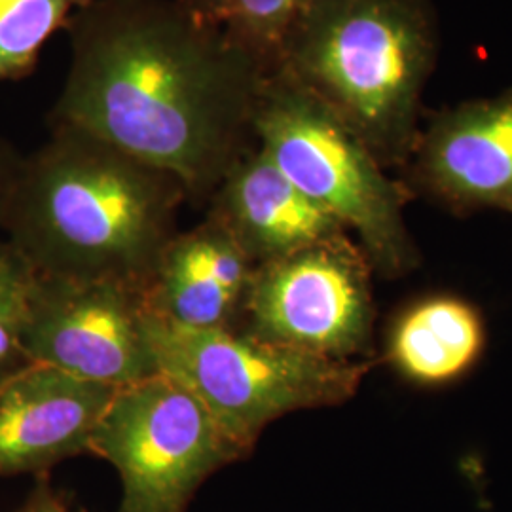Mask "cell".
Segmentation results:
<instances>
[{
	"mask_svg": "<svg viewBox=\"0 0 512 512\" xmlns=\"http://www.w3.org/2000/svg\"><path fill=\"white\" fill-rule=\"evenodd\" d=\"M63 29L71 63L52 126L88 131L209 203L256 147L262 59L177 0H82Z\"/></svg>",
	"mask_w": 512,
	"mask_h": 512,
	"instance_id": "6da1fadb",
	"label": "cell"
},
{
	"mask_svg": "<svg viewBox=\"0 0 512 512\" xmlns=\"http://www.w3.org/2000/svg\"><path fill=\"white\" fill-rule=\"evenodd\" d=\"M186 200L169 173L88 131L52 126L21 158L0 228L37 274L143 287Z\"/></svg>",
	"mask_w": 512,
	"mask_h": 512,
	"instance_id": "7a4b0ae2",
	"label": "cell"
},
{
	"mask_svg": "<svg viewBox=\"0 0 512 512\" xmlns=\"http://www.w3.org/2000/svg\"><path fill=\"white\" fill-rule=\"evenodd\" d=\"M437 59L427 0H317L283 40L275 71L319 99L384 165L416 147Z\"/></svg>",
	"mask_w": 512,
	"mask_h": 512,
	"instance_id": "3957f363",
	"label": "cell"
},
{
	"mask_svg": "<svg viewBox=\"0 0 512 512\" xmlns=\"http://www.w3.org/2000/svg\"><path fill=\"white\" fill-rule=\"evenodd\" d=\"M255 137L296 188L357 238L374 274L401 277L418 266L403 188L319 99L281 71L262 86Z\"/></svg>",
	"mask_w": 512,
	"mask_h": 512,
	"instance_id": "277c9868",
	"label": "cell"
},
{
	"mask_svg": "<svg viewBox=\"0 0 512 512\" xmlns=\"http://www.w3.org/2000/svg\"><path fill=\"white\" fill-rule=\"evenodd\" d=\"M145 330L158 372L192 391L247 456L279 418L351 401L370 368L368 361L323 359L241 330L184 329L148 311Z\"/></svg>",
	"mask_w": 512,
	"mask_h": 512,
	"instance_id": "5b68a950",
	"label": "cell"
},
{
	"mask_svg": "<svg viewBox=\"0 0 512 512\" xmlns=\"http://www.w3.org/2000/svg\"><path fill=\"white\" fill-rule=\"evenodd\" d=\"M92 456L120 475L118 512H188L211 476L249 458L205 404L164 372L114 391Z\"/></svg>",
	"mask_w": 512,
	"mask_h": 512,
	"instance_id": "8992f818",
	"label": "cell"
},
{
	"mask_svg": "<svg viewBox=\"0 0 512 512\" xmlns=\"http://www.w3.org/2000/svg\"><path fill=\"white\" fill-rule=\"evenodd\" d=\"M372 275L349 234L258 264L238 330L323 359L365 361L376 321Z\"/></svg>",
	"mask_w": 512,
	"mask_h": 512,
	"instance_id": "52a82bcc",
	"label": "cell"
},
{
	"mask_svg": "<svg viewBox=\"0 0 512 512\" xmlns=\"http://www.w3.org/2000/svg\"><path fill=\"white\" fill-rule=\"evenodd\" d=\"M143 287L37 274L25 327L29 363L114 389L158 374Z\"/></svg>",
	"mask_w": 512,
	"mask_h": 512,
	"instance_id": "ba28073f",
	"label": "cell"
},
{
	"mask_svg": "<svg viewBox=\"0 0 512 512\" xmlns=\"http://www.w3.org/2000/svg\"><path fill=\"white\" fill-rule=\"evenodd\" d=\"M408 162L414 186L454 211L512 213V90L440 112Z\"/></svg>",
	"mask_w": 512,
	"mask_h": 512,
	"instance_id": "9c48e42d",
	"label": "cell"
},
{
	"mask_svg": "<svg viewBox=\"0 0 512 512\" xmlns=\"http://www.w3.org/2000/svg\"><path fill=\"white\" fill-rule=\"evenodd\" d=\"M114 391L38 363L0 380V478L46 475L65 459L92 454Z\"/></svg>",
	"mask_w": 512,
	"mask_h": 512,
	"instance_id": "30bf717a",
	"label": "cell"
},
{
	"mask_svg": "<svg viewBox=\"0 0 512 512\" xmlns=\"http://www.w3.org/2000/svg\"><path fill=\"white\" fill-rule=\"evenodd\" d=\"M256 264L222 222L207 215L167 241L143 285L145 310L194 330H238Z\"/></svg>",
	"mask_w": 512,
	"mask_h": 512,
	"instance_id": "8fae6325",
	"label": "cell"
},
{
	"mask_svg": "<svg viewBox=\"0 0 512 512\" xmlns=\"http://www.w3.org/2000/svg\"><path fill=\"white\" fill-rule=\"evenodd\" d=\"M207 205V215L222 222L256 266L348 234L258 145L228 171Z\"/></svg>",
	"mask_w": 512,
	"mask_h": 512,
	"instance_id": "7c38bea8",
	"label": "cell"
},
{
	"mask_svg": "<svg viewBox=\"0 0 512 512\" xmlns=\"http://www.w3.org/2000/svg\"><path fill=\"white\" fill-rule=\"evenodd\" d=\"M486 349V323L454 294H431L404 306L384 334V359L406 384L442 387L465 378Z\"/></svg>",
	"mask_w": 512,
	"mask_h": 512,
	"instance_id": "4fadbf2b",
	"label": "cell"
},
{
	"mask_svg": "<svg viewBox=\"0 0 512 512\" xmlns=\"http://www.w3.org/2000/svg\"><path fill=\"white\" fill-rule=\"evenodd\" d=\"M82 0L0 2V82L19 80L35 69L38 54L65 27Z\"/></svg>",
	"mask_w": 512,
	"mask_h": 512,
	"instance_id": "5bb4252c",
	"label": "cell"
},
{
	"mask_svg": "<svg viewBox=\"0 0 512 512\" xmlns=\"http://www.w3.org/2000/svg\"><path fill=\"white\" fill-rule=\"evenodd\" d=\"M37 272L8 241L0 239V380L29 365L25 327Z\"/></svg>",
	"mask_w": 512,
	"mask_h": 512,
	"instance_id": "9a60e30c",
	"label": "cell"
},
{
	"mask_svg": "<svg viewBox=\"0 0 512 512\" xmlns=\"http://www.w3.org/2000/svg\"><path fill=\"white\" fill-rule=\"evenodd\" d=\"M317 0H234L224 27L274 73L283 40Z\"/></svg>",
	"mask_w": 512,
	"mask_h": 512,
	"instance_id": "2e32d148",
	"label": "cell"
},
{
	"mask_svg": "<svg viewBox=\"0 0 512 512\" xmlns=\"http://www.w3.org/2000/svg\"><path fill=\"white\" fill-rule=\"evenodd\" d=\"M14 512H84L73 507L67 497L52 486L48 475L37 476L35 488Z\"/></svg>",
	"mask_w": 512,
	"mask_h": 512,
	"instance_id": "e0dca14e",
	"label": "cell"
},
{
	"mask_svg": "<svg viewBox=\"0 0 512 512\" xmlns=\"http://www.w3.org/2000/svg\"><path fill=\"white\" fill-rule=\"evenodd\" d=\"M21 154L16 152L4 137H0V211L6 202V196L10 192V186L14 183V177L18 173L21 164Z\"/></svg>",
	"mask_w": 512,
	"mask_h": 512,
	"instance_id": "ac0fdd59",
	"label": "cell"
},
{
	"mask_svg": "<svg viewBox=\"0 0 512 512\" xmlns=\"http://www.w3.org/2000/svg\"><path fill=\"white\" fill-rule=\"evenodd\" d=\"M190 12L198 14L200 18L211 19L215 23L224 25V19L228 16L234 0H177Z\"/></svg>",
	"mask_w": 512,
	"mask_h": 512,
	"instance_id": "d6986e66",
	"label": "cell"
},
{
	"mask_svg": "<svg viewBox=\"0 0 512 512\" xmlns=\"http://www.w3.org/2000/svg\"><path fill=\"white\" fill-rule=\"evenodd\" d=\"M0 2H4V0H0Z\"/></svg>",
	"mask_w": 512,
	"mask_h": 512,
	"instance_id": "ffe728a7",
	"label": "cell"
}]
</instances>
